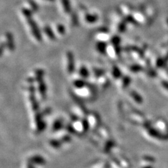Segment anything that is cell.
Masks as SVG:
<instances>
[{"instance_id":"1","label":"cell","mask_w":168,"mask_h":168,"mask_svg":"<svg viewBox=\"0 0 168 168\" xmlns=\"http://www.w3.org/2000/svg\"><path fill=\"white\" fill-rule=\"evenodd\" d=\"M22 13L24 15V16L26 17L29 25L30 26V28H31L32 33L33 34L35 38L39 41H41V35L36 23H35V22L32 18L31 11L27 8H23L22 9Z\"/></svg>"},{"instance_id":"2","label":"cell","mask_w":168,"mask_h":168,"mask_svg":"<svg viewBox=\"0 0 168 168\" xmlns=\"http://www.w3.org/2000/svg\"><path fill=\"white\" fill-rule=\"evenodd\" d=\"M59 9L63 13H67L70 10V2L69 0H59Z\"/></svg>"},{"instance_id":"3","label":"cell","mask_w":168,"mask_h":168,"mask_svg":"<svg viewBox=\"0 0 168 168\" xmlns=\"http://www.w3.org/2000/svg\"><path fill=\"white\" fill-rule=\"evenodd\" d=\"M6 38H7V45L9 51H14L15 49V44L13 35H12L11 33H8L6 35Z\"/></svg>"},{"instance_id":"4","label":"cell","mask_w":168,"mask_h":168,"mask_svg":"<svg viewBox=\"0 0 168 168\" xmlns=\"http://www.w3.org/2000/svg\"><path fill=\"white\" fill-rule=\"evenodd\" d=\"M5 47H6V44L5 43H1L0 44V57H1L2 56V54H3L4 52V49H5Z\"/></svg>"},{"instance_id":"5","label":"cell","mask_w":168,"mask_h":168,"mask_svg":"<svg viewBox=\"0 0 168 168\" xmlns=\"http://www.w3.org/2000/svg\"><path fill=\"white\" fill-rule=\"evenodd\" d=\"M42 1H43L44 2H53L54 0H42Z\"/></svg>"}]
</instances>
